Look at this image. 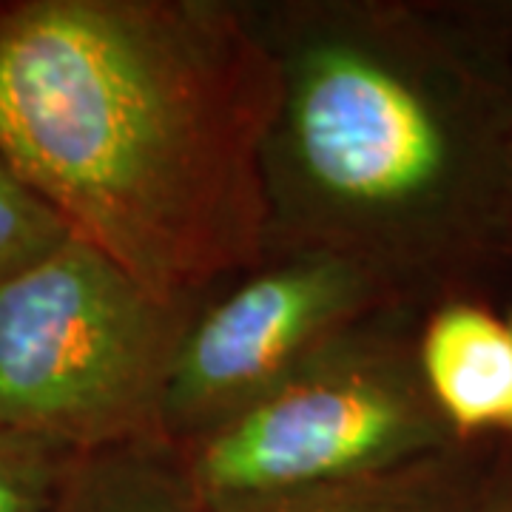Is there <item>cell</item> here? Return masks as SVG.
<instances>
[{"label":"cell","mask_w":512,"mask_h":512,"mask_svg":"<svg viewBox=\"0 0 512 512\" xmlns=\"http://www.w3.org/2000/svg\"><path fill=\"white\" fill-rule=\"evenodd\" d=\"M490 464L467 441L379 476L276 495L222 512H473Z\"/></svg>","instance_id":"7"},{"label":"cell","mask_w":512,"mask_h":512,"mask_svg":"<svg viewBox=\"0 0 512 512\" xmlns=\"http://www.w3.org/2000/svg\"><path fill=\"white\" fill-rule=\"evenodd\" d=\"M194 311L165 305L69 237L0 288V430L74 453L160 436Z\"/></svg>","instance_id":"3"},{"label":"cell","mask_w":512,"mask_h":512,"mask_svg":"<svg viewBox=\"0 0 512 512\" xmlns=\"http://www.w3.org/2000/svg\"><path fill=\"white\" fill-rule=\"evenodd\" d=\"M458 444L416 342L367 322L231 419L177 444L208 512L379 476Z\"/></svg>","instance_id":"4"},{"label":"cell","mask_w":512,"mask_h":512,"mask_svg":"<svg viewBox=\"0 0 512 512\" xmlns=\"http://www.w3.org/2000/svg\"><path fill=\"white\" fill-rule=\"evenodd\" d=\"M276 97L248 6L0 3V160L165 305L194 311L271 254Z\"/></svg>","instance_id":"1"},{"label":"cell","mask_w":512,"mask_h":512,"mask_svg":"<svg viewBox=\"0 0 512 512\" xmlns=\"http://www.w3.org/2000/svg\"><path fill=\"white\" fill-rule=\"evenodd\" d=\"M69 237L66 222L0 160V288Z\"/></svg>","instance_id":"9"},{"label":"cell","mask_w":512,"mask_h":512,"mask_svg":"<svg viewBox=\"0 0 512 512\" xmlns=\"http://www.w3.org/2000/svg\"><path fill=\"white\" fill-rule=\"evenodd\" d=\"M416 362L430 402L458 441L512 430V322L473 299L427 316Z\"/></svg>","instance_id":"6"},{"label":"cell","mask_w":512,"mask_h":512,"mask_svg":"<svg viewBox=\"0 0 512 512\" xmlns=\"http://www.w3.org/2000/svg\"><path fill=\"white\" fill-rule=\"evenodd\" d=\"M507 319H510V322H512V313H510V316H507Z\"/></svg>","instance_id":"12"},{"label":"cell","mask_w":512,"mask_h":512,"mask_svg":"<svg viewBox=\"0 0 512 512\" xmlns=\"http://www.w3.org/2000/svg\"><path fill=\"white\" fill-rule=\"evenodd\" d=\"M77 456L52 441L0 430V512H52Z\"/></svg>","instance_id":"10"},{"label":"cell","mask_w":512,"mask_h":512,"mask_svg":"<svg viewBox=\"0 0 512 512\" xmlns=\"http://www.w3.org/2000/svg\"><path fill=\"white\" fill-rule=\"evenodd\" d=\"M276 63L268 245L348 256L407 293L512 259V66L404 3L248 6Z\"/></svg>","instance_id":"2"},{"label":"cell","mask_w":512,"mask_h":512,"mask_svg":"<svg viewBox=\"0 0 512 512\" xmlns=\"http://www.w3.org/2000/svg\"><path fill=\"white\" fill-rule=\"evenodd\" d=\"M52 512H208L177 444L137 439L74 458Z\"/></svg>","instance_id":"8"},{"label":"cell","mask_w":512,"mask_h":512,"mask_svg":"<svg viewBox=\"0 0 512 512\" xmlns=\"http://www.w3.org/2000/svg\"><path fill=\"white\" fill-rule=\"evenodd\" d=\"M365 265L328 251H274L191 313L160 410V436L185 444L396 308Z\"/></svg>","instance_id":"5"},{"label":"cell","mask_w":512,"mask_h":512,"mask_svg":"<svg viewBox=\"0 0 512 512\" xmlns=\"http://www.w3.org/2000/svg\"><path fill=\"white\" fill-rule=\"evenodd\" d=\"M473 512H512V461L490 464Z\"/></svg>","instance_id":"11"}]
</instances>
